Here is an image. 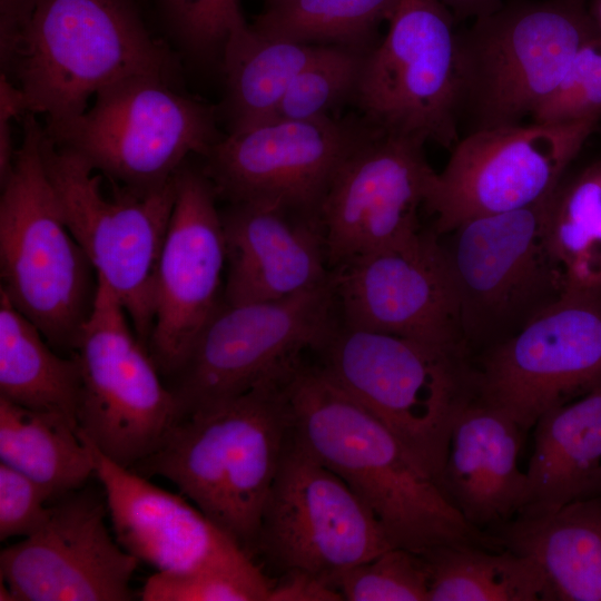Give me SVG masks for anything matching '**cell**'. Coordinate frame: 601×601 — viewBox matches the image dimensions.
Masks as SVG:
<instances>
[{"label": "cell", "instance_id": "6da1fadb", "mask_svg": "<svg viewBox=\"0 0 601 601\" xmlns=\"http://www.w3.org/2000/svg\"><path fill=\"white\" fill-rule=\"evenodd\" d=\"M293 436L374 513L393 546L424 553L446 544L499 548L445 499L397 437L314 362L284 378Z\"/></svg>", "mask_w": 601, "mask_h": 601}, {"label": "cell", "instance_id": "7a4b0ae2", "mask_svg": "<svg viewBox=\"0 0 601 601\" xmlns=\"http://www.w3.org/2000/svg\"><path fill=\"white\" fill-rule=\"evenodd\" d=\"M290 365L236 396L184 414L157 450L130 467L170 481L252 556L292 435L284 384Z\"/></svg>", "mask_w": 601, "mask_h": 601}, {"label": "cell", "instance_id": "3957f363", "mask_svg": "<svg viewBox=\"0 0 601 601\" xmlns=\"http://www.w3.org/2000/svg\"><path fill=\"white\" fill-rule=\"evenodd\" d=\"M1 67L23 91L29 112L59 124L120 80L176 82L174 51L146 28L132 0H38Z\"/></svg>", "mask_w": 601, "mask_h": 601}, {"label": "cell", "instance_id": "277c9868", "mask_svg": "<svg viewBox=\"0 0 601 601\" xmlns=\"http://www.w3.org/2000/svg\"><path fill=\"white\" fill-rule=\"evenodd\" d=\"M336 385L373 413L436 482L453 427L476 398L471 356L345 325L313 351Z\"/></svg>", "mask_w": 601, "mask_h": 601}, {"label": "cell", "instance_id": "5b68a950", "mask_svg": "<svg viewBox=\"0 0 601 601\" xmlns=\"http://www.w3.org/2000/svg\"><path fill=\"white\" fill-rule=\"evenodd\" d=\"M22 141L1 184V288L59 353L72 355L98 277L68 228L41 155L45 128L22 118Z\"/></svg>", "mask_w": 601, "mask_h": 601}, {"label": "cell", "instance_id": "8992f818", "mask_svg": "<svg viewBox=\"0 0 601 601\" xmlns=\"http://www.w3.org/2000/svg\"><path fill=\"white\" fill-rule=\"evenodd\" d=\"M598 32L584 0L515 1L475 19L456 33L460 125L522 124Z\"/></svg>", "mask_w": 601, "mask_h": 601}, {"label": "cell", "instance_id": "52a82bcc", "mask_svg": "<svg viewBox=\"0 0 601 601\" xmlns=\"http://www.w3.org/2000/svg\"><path fill=\"white\" fill-rule=\"evenodd\" d=\"M43 128L55 145L138 190L164 186L190 155L206 156L224 137L214 106L155 76L110 85L95 95L90 109Z\"/></svg>", "mask_w": 601, "mask_h": 601}, {"label": "cell", "instance_id": "ba28073f", "mask_svg": "<svg viewBox=\"0 0 601 601\" xmlns=\"http://www.w3.org/2000/svg\"><path fill=\"white\" fill-rule=\"evenodd\" d=\"M41 155L68 228L147 347L157 263L176 199L175 177L148 190L107 178L106 193L105 176L78 154L55 145L46 132Z\"/></svg>", "mask_w": 601, "mask_h": 601}, {"label": "cell", "instance_id": "9c48e42d", "mask_svg": "<svg viewBox=\"0 0 601 601\" xmlns=\"http://www.w3.org/2000/svg\"><path fill=\"white\" fill-rule=\"evenodd\" d=\"M550 196L469 219L445 234L442 245L470 354L509 338L566 292L545 238Z\"/></svg>", "mask_w": 601, "mask_h": 601}, {"label": "cell", "instance_id": "30bf717a", "mask_svg": "<svg viewBox=\"0 0 601 601\" xmlns=\"http://www.w3.org/2000/svg\"><path fill=\"white\" fill-rule=\"evenodd\" d=\"M128 318L116 294L98 278L73 354L81 376L79 434L130 469L157 450L181 410Z\"/></svg>", "mask_w": 601, "mask_h": 601}, {"label": "cell", "instance_id": "8fae6325", "mask_svg": "<svg viewBox=\"0 0 601 601\" xmlns=\"http://www.w3.org/2000/svg\"><path fill=\"white\" fill-rule=\"evenodd\" d=\"M455 19L440 0H397L365 56L355 100L384 131L452 149L460 140Z\"/></svg>", "mask_w": 601, "mask_h": 601}, {"label": "cell", "instance_id": "7c38bea8", "mask_svg": "<svg viewBox=\"0 0 601 601\" xmlns=\"http://www.w3.org/2000/svg\"><path fill=\"white\" fill-rule=\"evenodd\" d=\"M338 321L333 278L274 300L221 303L168 380L181 416L236 396L314 351Z\"/></svg>", "mask_w": 601, "mask_h": 601}, {"label": "cell", "instance_id": "4fadbf2b", "mask_svg": "<svg viewBox=\"0 0 601 601\" xmlns=\"http://www.w3.org/2000/svg\"><path fill=\"white\" fill-rule=\"evenodd\" d=\"M392 546L370 508L292 433L262 512L255 553L283 573L305 572L335 588L343 573Z\"/></svg>", "mask_w": 601, "mask_h": 601}, {"label": "cell", "instance_id": "5bb4252c", "mask_svg": "<svg viewBox=\"0 0 601 601\" xmlns=\"http://www.w3.org/2000/svg\"><path fill=\"white\" fill-rule=\"evenodd\" d=\"M472 362L476 397L531 430L601 383V293L565 292Z\"/></svg>", "mask_w": 601, "mask_h": 601}, {"label": "cell", "instance_id": "9a60e30c", "mask_svg": "<svg viewBox=\"0 0 601 601\" xmlns=\"http://www.w3.org/2000/svg\"><path fill=\"white\" fill-rule=\"evenodd\" d=\"M599 119L519 124L466 134L436 173L424 209L443 236L469 219L534 205L550 196Z\"/></svg>", "mask_w": 601, "mask_h": 601}, {"label": "cell", "instance_id": "2e32d148", "mask_svg": "<svg viewBox=\"0 0 601 601\" xmlns=\"http://www.w3.org/2000/svg\"><path fill=\"white\" fill-rule=\"evenodd\" d=\"M365 120H282L224 136L201 169L228 204L274 206L317 217L339 168L371 132Z\"/></svg>", "mask_w": 601, "mask_h": 601}, {"label": "cell", "instance_id": "e0dca14e", "mask_svg": "<svg viewBox=\"0 0 601 601\" xmlns=\"http://www.w3.org/2000/svg\"><path fill=\"white\" fill-rule=\"evenodd\" d=\"M440 236L412 238L358 255L332 270L345 325L467 354L457 298Z\"/></svg>", "mask_w": 601, "mask_h": 601}, {"label": "cell", "instance_id": "ac0fdd59", "mask_svg": "<svg viewBox=\"0 0 601 601\" xmlns=\"http://www.w3.org/2000/svg\"><path fill=\"white\" fill-rule=\"evenodd\" d=\"M176 199L155 277L148 351L169 380L220 307L226 246L215 189L186 160L175 175Z\"/></svg>", "mask_w": 601, "mask_h": 601}, {"label": "cell", "instance_id": "d6986e66", "mask_svg": "<svg viewBox=\"0 0 601 601\" xmlns=\"http://www.w3.org/2000/svg\"><path fill=\"white\" fill-rule=\"evenodd\" d=\"M424 145L373 126L346 158L319 211L331 270L422 230L418 209L436 175Z\"/></svg>", "mask_w": 601, "mask_h": 601}, {"label": "cell", "instance_id": "ffe728a7", "mask_svg": "<svg viewBox=\"0 0 601 601\" xmlns=\"http://www.w3.org/2000/svg\"><path fill=\"white\" fill-rule=\"evenodd\" d=\"M99 494L79 489L51 502L43 525L0 552L12 601H128L138 561L106 525Z\"/></svg>", "mask_w": 601, "mask_h": 601}, {"label": "cell", "instance_id": "44dd1931", "mask_svg": "<svg viewBox=\"0 0 601 601\" xmlns=\"http://www.w3.org/2000/svg\"><path fill=\"white\" fill-rule=\"evenodd\" d=\"M82 440L104 489L115 538L138 562L156 571L188 572L252 556L181 493L155 485Z\"/></svg>", "mask_w": 601, "mask_h": 601}, {"label": "cell", "instance_id": "7402d4cb", "mask_svg": "<svg viewBox=\"0 0 601 601\" xmlns=\"http://www.w3.org/2000/svg\"><path fill=\"white\" fill-rule=\"evenodd\" d=\"M220 216L227 265L224 303L279 299L331 278L319 218L256 204H228Z\"/></svg>", "mask_w": 601, "mask_h": 601}, {"label": "cell", "instance_id": "603a6c76", "mask_svg": "<svg viewBox=\"0 0 601 601\" xmlns=\"http://www.w3.org/2000/svg\"><path fill=\"white\" fill-rule=\"evenodd\" d=\"M524 431L502 411L473 400L459 416L436 485L472 526L487 533L526 503L519 467Z\"/></svg>", "mask_w": 601, "mask_h": 601}, {"label": "cell", "instance_id": "cb8c5ba5", "mask_svg": "<svg viewBox=\"0 0 601 601\" xmlns=\"http://www.w3.org/2000/svg\"><path fill=\"white\" fill-rule=\"evenodd\" d=\"M487 534L535 562L543 601H601V494L545 513H519Z\"/></svg>", "mask_w": 601, "mask_h": 601}, {"label": "cell", "instance_id": "d4e9b609", "mask_svg": "<svg viewBox=\"0 0 601 601\" xmlns=\"http://www.w3.org/2000/svg\"><path fill=\"white\" fill-rule=\"evenodd\" d=\"M533 427L526 503L519 513H545L585 497L601 467V383L548 410Z\"/></svg>", "mask_w": 601, "mask_h": 601}, {"label": "cell", "instance_id": "484cf974", "mask_svg": "<svg viewBox=\"0 0 601 601\" xmlns=\"http://www.w3.org/2000/svg\"><path fill=\"white\" fill-rule=\"evenodd\" d=\"M323 47L272 38L246 22L235 28L220 60L229 132L272 121L294 79Z\"/></svg>", "mask_w": 601, "mask_h": 601}, {"label": "cell", "instance_id": "4316f807", "mask_svg": "<svg viewBox=\"0 0 601 601\" xmlns=\"http://www.w3.org/2000/svg\"><path fill=\"white\" fill-rule=\"evenodd\" d=\"M80 386L75 354L57 352L0 290V397L62 414L78 425Z\"/></svg>", "mask_w": 601, "mask_h": 601}, {"label": "cell", "instance_id": "83f0119b", "mask_svg": "<svg viewBox=\"0 0 601 601\" xmlns=\"http://www.w3.org/2000/svg\"><path fill=\"white\" fill-rule=\"evenodd\" d=\"M0 462L26 474L53 502L82 489L95 465L90 449L67 416L0 397Z\"/></svg>", "mask_w": 601, "mask_h": 601}, {"label": "cell", "instance_id": "f1b7e54d", "mask_svg": "<svg viewBox=\"0 0 601 601\" xmlns=\"http://www.w3.org/2000/svg\"><path fill=\"white\" fill-rule=\"evenodd\" d=\"M421 555L428 571L427 601H543L539 566L510 549L460 543Z\"/></svg>", "mask_w": 601, "mask_h": 601}, {"label": "cell", "instance_id": "f546056e", "mask_svg": "<svg viewBox=\"0 0 601 601\" xmlns=\"http://www.w3.org/2000/svg\"><path fill=\"white\" fill-rule=\"evenodd\" d=\"M545 238L566 292L601 293V160L562 178L548 201Z\"/></svg>", "mask_w": 601, "mask_h": 601}, {"label": "cell", "instance_id": "4dcf8cb0", "mask_svg": "<svg viewBox=\"0 0 601 601\" xmlns=\"http://www.w3.org/2000/svg\"><path fill=\"white\" fill-rule=\"evenodd\" d=\"M397 0H267L250 24L258 32L287 41L337 46L368 52L378 28Z\"/></svg>", "mask_w": 601, "mask_h": 601}, {"label": "cell", "instance_id": "1f68e13d", "mask_svg": "<svg viewBox=\"0 0 601 601\" xmlns=\"http://www.w3.org/2000/svg\"><path fill=\"white\" fill-rule=\"evenodd\" d=\"M367 52L337 46L322 51L294 79L273 120L332 117L331 111L356 96Z\"/></svg>", "mask_w": 601, "mask_h": 601}, {"label": "cell", "instance_id": "d6a6232c", "mask_svg": "<svg viewBox=\"0 0 601 601\" xmlns=\"http://www.w3.org/2000/svg\"><path fill=\"white\" fill-rule=\"evenodd\" d=\"M273 582L253 556L188 572L156 571L140 592L144 601H268Z\"/></svg>", "mask_w": 601, "mask_h": 601}, {"label": "cell", "instance_id": "836d02e7", "mask_svg": "<svg viewBox=\"0 0 601 601\" xmlns=\"http://www.w3.org/2000/svg\"><path fill=\"white\" fill-rule=\"evenodd\" d=\"M335 589L347 601H427L424 558L392 546L343 573Z\"/></svg>", "mask_w": 601, "mask_h": 601}, {"label": "cell", "instance_id": "e575fe53", "mask_svg": "<svg viewBox=\"0 0 601 601\" xmlns=\"http://www.w3.org/2000/svg\"><path fill=\"white\" fill-rule=\"evenodd\" d=\"M176 45L198 62L221 60L231 31L245 23L240 0H156Z\"/></svg>", "mask_w": 601, "mask_h": 601}, {"label": "cell", "instance_id": "d590c367", "mask_svg": "<svg viewBox=\"0 0 601 601\" xmlns=\"http://www.w3.org/2000/svg\"><path fill=\"white\" fill-rule=\"evenodd\" d=\"M601 117V35L585 40L556 87L531 118L541 124H570Z\"/></svg>", "mask_w": 601, "mask_h": 601}, {"label": "cell", "instance_id": "8d00e7d4", "mask_svg": "<svg viewBox=\"0 0 601 601\" xmlns=\"http://www.w3.org/2000/svg\"><path fill=\"white\" fill-rule=\"evenodd\" d=\"M48 492L26 474L0 462V540L29 536L50 512Z\"/></svg>", "mask_w": 601, "mask_h": 601}, {"label": "cell", "instance_id": "74e56055", "mask_svg": "<svg viewBox=\"0 0 601 601\" xmlns=\"http://www.w3.org/2000/svg\"><path fill=\"white\" fill-rule=\"evenodd\" d=\"M342 594L318 578L300 571L284 573L273 583L268 601H342Z\"/></svg>", "mask_w": 601, "mask_h": 601}, {"label": "cell", "instance_id": "f35d334b", "mask_svg": "<svg viewBox=\"0 0 601 601\" xmlns=\"http://www.w3.org/2000/svg\"><path fill=\"white\" fill-rule=\"evenodd\" d=\"M37 2L38 0H0V56L9 50Z\"/></svg>", "mask_w": 601, "mask_h": 601}, {"label": "cell", "instance_id": "ab89813d", "mask_svg": "<svg viewBox=\"0 0 601 601\" xmlns=\"http://www.w3.org/2000/svg\"><path fill=\"white\" fill-rule=\"evenodd\" d=\"M453 14L455 21L479 19L503 6L504 0H440Z\"/></svg>", "mask_w": 601, "mask_h": 601}, {"label": "cell", "instance_id": "60d3db41", "mask_svg": "<svg viewBox=\"0 0 601 601\" xmlns=\"http://www.w3.org/2000/svg\"><path fill=\"white\" fill-rule=\"evenodd\" d=\"M590 13L595 22V26L601 35V0H592Z\"/></svg>", "mask_w": 601, "mask_h": 601}, {"label": "cell", "instance_id": "b9f144b4", "mask_svg": "<svg viewBox=\"0 0 601 601\" xmlns=\"http://www.w3.org/2000/svg\"><path fill=\"white\" fill-rule=\"evenodd\" d=\"M601 494V467L598 471L587 496Z\"/></svg>", "mask_w": 601, "mask_h": 601}]
</instances>
